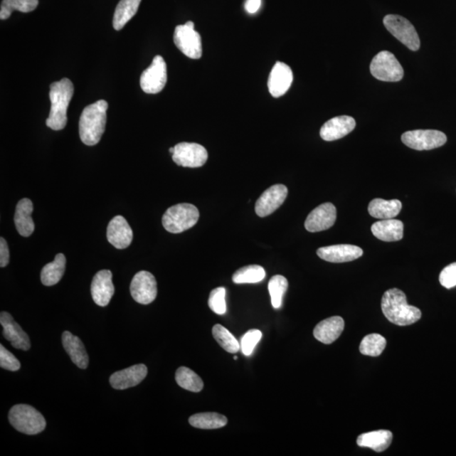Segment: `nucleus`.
Returning a JSON list of instances; mask_svg holds the SVG:
<instances>
[{"label": "nucleus", "mask_w": 456, "mask_h": 456, "mask_svg": "<svg viewBox=\"0 0 456 456\" xmlns=\"http://www.w3.org/2000/svg\"><path fill=\"white\" fill-rule=\"evenodd\" d=\"M381 308L386 319L399 327L410 326L422 317L421 310L409 305L405 293L397 288L390 289L385 292L382 297Z\"/></svg>", "instance_id": "obj_1"}, {"label": "nucleus", "mask_w": 456, "mask_h": 456, "mask_svg": "<svg viewBox=\"0 0 456 456\" xmlns=\"http://www.w3.org/2000/svg\"><path fill=\"white\" fill-rule=\"evenodd\" d=\"M108 103L99 100L84 108L79 122V133L81 142L92 147L101 141L107 123Z\"/></svg>", "instance_id": "obj_2"}, {"label": "nucleus", "mask_w": 456, "mask_h": 456, "mask_svg": "<svg viewBox=\"0 0 456 456\" xmlns=\"http://www.w3.org/2000/svg\"><path fill=\"white\" fill-rule=\"evenodd\" d=\"M74 95V85L71 80L63 78L51 85L49 98L51 102V114L46 125L53 130H61L67 124V110Z\"/></svg>", "instance_id": "obj_3"}, {"label": "nucleus", "mask_w": 456, "mask_h": 456, "mask_svg": "<svg viewBox=\"0 0 456 456\" xmlns=\"http://www.w3.org/2000/svg\"><path fill=\"white\" fill-rule=\"evenodd\" d=\"M11 425L25 435H36L46 428V420L37 409L25 404L14 405L9 413Z\"/></svg>", "instance_id": "obj_4"}, {"label": "nucleus", "mask_w": 456, "mask_h": 456, "mask_svg": "<svg viewBox=\"0 0 456 456\" xmlns=\"http://www.w3.org/2000/svg\"><path fill=\"white\" fill-rule=\"evenodd\" d=\"M198 218L200 212L196 206L182 203L166 210L162 216V225L171 233H180L193 228Z\"/></svg>", "instance_id": "obj_5"}, {"label": "nucleus", "mask_w": 456, "mask_h": 456, "mask_svg": "<svg viewBox=\"0 0 456 456\" xmlns=\"http://www.w3.org/2000/svg\"><path fill=\"white\" fill-rule=\"evenodd\" d=\"M370 71L374 78L396 83L403 78L404 70L397 58L389 51H381L373 58Z\"/></svg>", "instance_id": "obj_6"}, {"label": "nucleus", "mask_w": 456, "mask_h": 456, "mask_svg": "<svg viewBox=\"0 0 456 456\" xmlns=\"http://www.w3.org/2000/svg\"><path fill=\"white\" fill-rule=\"evenodd\" d=\"M176 46L184 55L193 60L202 56V42L201 35L195 30V23L188 21L184 25L176 27L174 35Z\"/></svg>", "instance_id": "obj_7"}, {"label": "nucleus", "mask_w": 456, "mask_h": 456, "mask_svg": "<svg viewBox=\"0 0 456 456\" xmlns=\"http://www.w3.org/2000/svg\"><path fill=\"white\" fill-rule=\"evenodd\" d=\"M383 25L396 39H398L410 51H418L420 39L417 31L405 17L398 15H388L383 18Z\"/></svg>", "instance_id": "obj_8"}, {"label": "nucleus", "mask_w": 456, "mask_h": 456, "mask_svg": "<svg viewBox=\"0 0 456 456\" xmlns=\"http://www.w3.org/2000/svg\"><path fill=\"white\" fill-rule=\"evenodd\" d=\"M401 141L413 150L428 151L444 146L447 137L445 134L439 130L418 129L404 133Z\"/></svg>", "instance_id": "obj_9"}, {"label": "nucleus", "mask_w": 456, "mask_h": 456, "mask_svg": "<svg viewBox=\"0 0 456 456\" xmlns=\"http://www.w3.org/2000/svg\"><path fill=\"white\" fill-rule=\"evenodd\" d=\"M173 160L184 168H201L208 160V152L200 144L182 142L174 147Z\"/></svg>", "instance_id": "obj_10"}, {"label": "nucleus", "mask_w": 456, "mask_h": 456, "mask_svg": "<svg viewBox=\"0 0 456 456\" xmlns=\"http://www.w3.org/2000/svg\"><path fill=\"white\" fill-rule=\"evenodd\" d=\"M168 81L166 62L160 55L153 60L152 65L144 70L141 76V88L147 94L159 93L165 88Z\"/></svg>", "instance_id": "obj_11"}, {"label": "nucleus", "mask_w": 456, "mask_h": 456, "mask_svg": "<svg viewBox=\"0 0 456 456\" xmlns=\"http://www.w3.org/2000/svg\"><path fill=\"white\" fill-rule=\"evenodd\" d=\"M130 293L134 300L139 304H152L157 295V284L154 275L146 270L138 272L131 282Z\"/></svg>", "instance_id": "obj_12"}, {"label": "nucleus", "mask_w": 456, "mask_h": 456, "mask_svg": "<svg viewBox=\"0 0 456 456\" xmlns=\"http://www.w3.org/2000/svg\"><path fill=\"white\" fill-rule=\"evenodd\" d=\"M287 195L288 189L283 184H275L266 189L256 202V214L260 218H265L272 214L283 204Z\"/></svg>", "instance_id": "obj_13"}, {"label": "nucleus", "mask_w": 456, "mask_h": 456, "mask_svg": "<svg viewBox=\"0 0 456 456\" xmlns=\"http://www.w3.org/2000/svg\"><path fill=\"white\" fill-rule=\"evenodd\" d=\"M336 221V208L332 203H324L310 212L305 221V228L310 233L324 231L333 227Z\"/></svg>", "instance_id": "obj_14"}, {"label": "nucleus", "mask_w": 456, "mask_h": 456, "mask_svg": "<svg viewBox=\"0 0 456 456\" xmlns=\"http://www.w3.org/2000/svg\"><path fill=\"white\" fill-rule=\"evenodd\" d=\"M292 80L293 74L291 68L285 63H275L268 80L270 95L275 98L283 96L290 89Z\"/></svg>", "instance_id": "obj_15"}, {"label": "nucleus", "mask_w": 456, "mask_h": 456, "mask_svg": "<svg viewBox=\"0 0 456 456\" xmlns=\"http://www.w3.org/2000/svg\"><path fill=\"white\" fill-rule=\"evenodd\" d=\"M115 291L112 274L110 270H102L95 275L91 286V292L95 304L106 307L110 304L115 295Z\"/></svg>", "instance_id": "obj_16"}, {"label": "nucleus", "mask_w": 456, "mask_h": 456, "mask_svg": "<svg viewBox=\"0 0 456 456\" xmlns=\"http://www.w3.org/2000/svg\"><path fill=\"white\" fill-rule=\"evenodd\" d=\"M0 324L3 327V336L16 349L28 351L31 341L28 335L22 329L19 324L14 320L12 315L7 312L0 314Z\"/></svg>", "instance_id": "obj_17"}, {"label": "nucleus", "mask_w": 456, "mask_h": 456, "mask_svg": "<svg viewBox=\"0 0 456 456\" xmlns=\"http://www.w3.org/2000/svg\"><path fill=\"white\" fill-rule=\"evenodd\" d=\"M107 238L108 242L117 250H124L132 243V228L123 216H117L107 226Z\"/></svg>", "instance_id": "obj_18"}, {"label": "nucleus", "mask_w": 456, "mask_h": 456, "mask_svg": "<svg viewBox=\"0 0 456 456\" xmlns=\"http://www.w3.org/2000/svg\"><path fill=\"white\" fill-rule=\"evenodd\" d=\"M148 369L146 365L137 364L112 373L110 383L115 390H126L141 383L146 378Z\"/></svg>", "instance_id": "obj_19"}, {"label": "nucleus", "mask_w": 456, "mask_h": 456, "mask_svg": "<svg viewBox=\"0 0 456 456\" xmlns=\"http://www.w3.org/2000/svg\"><path fill=\"white\" fill-rule=\"evenodd\" d=\"M317 255L320 259L332 263H345L358 260L364 255V251L358 246L338 245L319 248Z\"/></svg>", "instance_id": "obj_20"}, {"label": "nucleus", "mask_w": 456, "mask_h": 456, "mask_svg": "<svg viewBox=\"0 0 456 456\" xmlns=\"http://www.w3.org/2000/svg\"><path fill=\"white\" fill-rule=\"evenodd\" d=\"M356 127V121L350 116L333 117L320 129V137L326 142H334L350 134Z\"/></svg>", "instance_id": "obj_21"}, {"label": "nucleus", "mask_w": 456, "mask_h": 456, "mask_svg": "<svg viewBox=\"0 0 456 456\" xmlns=\"http://www.w3.org/2000/svg\"><path fill=\"white\" fill-rule=\"evenodd\" d=\"M345 322L340 316H333L319 322L314 329V336L324 344H332L344 331Z\"/></svg>", "instance_id": "obj_22"}, {"label": "nucleus", "mask_w": 456, "mask_h": 456, "mask_svg": "<svg viewBox=\"0 0 456 456\" xmlns=\"http://www.w3.org/2000/svg\"><path fill=\"white\" fill-rule=\"evenodd\" d=\"M62 342L72 362L81 369L87 368L89 364V356L80 338L70 332H65L62 335Z\"/></svg>", "instance_id": "obj_23"}, {"label": "nucleus", "mask_w": 456, "mask_h": 456, "mask_svg": "<svg viewBox=\"0 0 456 456\" xmlns=\"http://www.w3.org/2000/svg\"><path fill=\"white\" fill-rule=\"evenodd\" d=\"M371 231L379 240L399 241L403 238L404 224L400 220H382L373 224Z\"/></svg>", "instance_id": "obj_24"}, {"label": "nucleus", "mask_w": 456, "mask_h": 456, "mask_svg": "<svg viewBox=\"0 0 456 456\" xmlns=\"http://www.w3.org/2000/svg\"><path fill=\"white\" fill-rule=\"evenodd\" d=\"M33 211V202L29 198H22L16 206L15 224L18 233L23 237L33 233L35 225L31 214Z\"/></svg>", "instance_id": "obj_25"}, {"label": "nucleus", "mask_w": 456, "mask_h": 456, "mask_svg": "<svg viewBox=\"0 0 456 456\" xmlns=\"http://www.w3.org/2000/svg\"><path fill=\"white\" fill-rule=\"evenodd\" d=\"M393 439L392 433L389 430H377L363 433L356 440V444L360 447H366L376 451L383 452L391 444Z\"/></svg>", "instance_id": "obj_26"}, {"label": "nucleus", "mask_w": 456, "mask_h": 456, "mask_svg": "<svg viewBox=\"0 0 456 456\" xmlns=\"http://www.w3.org/2000/svg\"><path fill=\"white\" fill-rule=\"evenodd\" d=\"M403 204L398 200L386 201L383 198H374L369 203L368 212L374 218L388 220L398 216Z\"/></svg>", "instance_id": "obj_27"}, {"label": "nucleus", "mask_w": 456, "mask_h": 456, "mask_svg": "<svg viewBox=\"0 0 456 456\" xmlns=\"http://www.w3.org/2000/svg\"><path fill=\"white\" fill-rule=\"evenodd\" d=\"M65 256L58 254L51 263L45 265L41 272V281L43 285L51 287L60 282L65 272Z\"/></svg>", "instance_id": "obj_28"}, {"label": "nucleus", "mask_w": 456, "mask_h": 456, "mask_svg": "<svg viewBox=\"0 0 456 456\" xmlns=\"http://www.w3.org/2000/svg\"><path fill=\"white\" fill-rule=\"evenodd\" d=\"M142 0H120L112 20L116 31H120L137 13Z\"/></svg>", "instance_id": "obj_29"}, {"label": "nucleus", "mask_w": 456, "mask_h": 456, "mask_svg": "<svg viewBox=\"0 0 456 456\" xmlns=\"http://www.w3.org/2000/svg\"><path fill=\"white\" fill-rule=\"evenodd\" d=\"M191 426L201 430H218L228 424V418L216 413H203L193 415L189 419Z\"/></svg>", "instance_id": "obj_30"}, {"label": "nucleus", "mask_w": 456, "mask_h": 456, "mask_svg": "<svg viewBox=\"0 0 456 456\" xmlns=\"http://www.w3.org/2000/svg\"><path fill=\"white\" fill-rule=\"evenodd\" d=\"M176 382L183 389L191 392H201L204 388V383L197 373L186 367H180L175 374Z\"/></svg>", "instance_id": "obj_31"}, {"label": "nucleus", "mask_w": 456, "mask_h": 456, "mask_svg": "<svg viewBox=\"0 0 456 456\" xmlns=\"http://www.w3.org/2000/svg\"><path fill=\"white\" fill-rule=\"evenodd\" d=\"M38 6V0H3L0 7V19H8L15 11L23 13L33 11Z\"/></svg>", "instance_id": "obj_32"}, {"label": "nucleus", "mask_w": 456, "mask_h": 456, "mask_svg": "<svg viewBox=\"0 0 456 456\" xmlns=\"http://www.w3.org/2000/svg\"><path fill=\"white\" fill-rule=\"evenodd\" d=\"M265 277V270L262 266L251 265L238 269L233 275V282L236 284L258 283Z\"/></svg>", "instance_id": "obj_33"}, {"label": "nucleus", "mask_w": 456, "mask_h": 456, "mask_svg": "<svg viewBox=\"0 0 456 456\" xmlns=\"http://www.w3.org/2000/svg\"><path fill=\"white\" fill-rule=\"evenodd\" d=\"M212 335L218 344L229 354H237L241 349L240 344L233 334L221 324H216L212 328Z\"/></svg>", "instance_id": "obj_34"}, {"label": "nucleus", "mask_w": 456, "mask_h": 456, "mask_svg": "<svg viewBox=\"0 0 456 456\" xmlns=\"http://www.w3.org/2000/svg\"><path fill=\"white\" fill-rule=\"evenodd\" d=\"M386 346V338L379 334H370L366 336L361 342L359 350L365 356H378L382 354Z\"/></svg>", "instance_id": "obj_35"}, {"label": "nucleus", "mask_w": 456, "mask_h": 456, "mask_svg": "<svg viewBox=\"0 0 456 456\" xmlns=\"http://www.w3.org/2000/svg\"><path fill=\"white\" fill-rule=\"evenodd\" d=\"M288 288V282L283 275H274L270 280L268 284V290L270 297H272V304L274 309H280L282 305L284 295H285Z\"/></svg>", "instance_id": "obj_36"}, {"label": "nucleus", "mask_w": 456, "mask_h": 456, "mask_svg": "<svg viewBox=\"0 0 456 456\" xmlns=\"http://www.w3.org/2000/svg\"><path fill=\"white\" fill-rule=\"evenodd\" d=\"M208 304L210 309L214 313L222 315L227 312V304H226V289L218 287L211 291Z\"/></svg>", "instance_id": "obj_37"}, {"label": "nucleus", "mask_w": 456, "mask_h": 456, "mask_svg": "<svg viewBox=\"0 0 456 456\" xmlns=\"http://www.w3.org/2000/svg\"><path fill=\"white\" fill-rule=\"evenodd\" d=\"M262 338V332L259 329H250L243 335L241 339V350L245 356H250L255 346Z\"/></svg>", "instance_id": "obj_38"}, {"label": "nucleus", "mask_w": 456, "mask_h": 456, "mask_svg": "<svg viewBox=\"0 0 456 456\" xmlns=\"http://www.w3.org/2000/svg\"><path fill=\"white\" fill-rule=\"evenodd\" d=\"M0 367L12 372L18 371L21 368L19 360L3 345L0 346Z\"/></svg>", "instance_id": "obj_39"}, {"label": "nucleus", "mask_w": 456, "mask_h": 456, "mask_svg": "<svg viewBox=\"0 0 456 456\" xmlns=\"http://www.w3.org/2000/svg\"><path fill=\"white\" fill-rule=\"evenodd\" d=\"M440 282L442 286L450 289L456 286V262L450 264L442 270L440 275Z\"/></svg>", "instance_id": "obj_40"}, {"label": "nucleus", "mask_w": 456, "mask_h": 456, "mask_svg": "<svg viewBox=\"0 0 456 456\" xmlns=\"http://www.w3.org/2000/svg\"><path fill=\"white\" fill-rule=\"evenodd\" d=\"M10 262V251L6 239L0 238V266L2 268L6 267Z\"/></svg>", "instance_id": "obj_41"}, {"label": "nucleus", "mask_w": 456, "mask_h": 456, "mask_svg": "<svg viewBox=\"0 0 456 456\" xmlns=\"http://www.w3.org/2000/svg\"><path fill=\"white\" fill-rule=\"evenodd\" d=\"M261 0H247L245 4L248 13L255 14L261 7Z\"/></svg>", "instance_id": "obj_42"}, {"label": "nucleus", "mask_w": 456, "mask_h": 456, "mask_svg": "<svg viewBox=\"0 0 456 456\" xmlns=\"http://www.w3.org/2000/svg\"><path fill=\"white\" fill-rule=\"evenodd\" d=\"M169 152H170L171 154L173 155L174 152V147H171L169 149Z\"/></svg>", "instance_id": "obj_43"}]
</instances>
